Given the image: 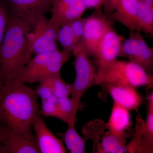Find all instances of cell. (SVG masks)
Listing matches in <instances>:
<instances>
[{"label":"cell","instance_id":"6da1fadb","mask_svg":"<svg viewBox=\"0 0 153 153\" xmlns=\"http://www.w3.org/2000/svg\"><path fill=\"white\" fill-rule=\"evenodd\" d=\"M38 96L25 83L15 81L0 90V122L13 129L35 136L32 123L40 114Z\"/></svg>","mask_w":153,"mask_h":153},{"label":"cell","instance_id":"7a4b0ae2","mask_svg":"<svg viewBox=\"0 0 153 153\" xmlns=\"http://www.w3.org/2000/svg\"><path fill=\"white\" fill-rule=\"evenodd\" d=\"M27 34L22 23L10 15L0 51V70L4 85L15 81L32 58Z\"/></svg>","mask_w":153,"mask_h":153},{"label":"cell","instance_id":"3957f363","mask_svg":"<svg viewBox=\"0 0 153 153\" xmlns=\"http://www.w3.org/2000/svg\"><path fill=\"white\" fill-rule=\"evenodd\" d=\"M153 76L130 61L116 59L97 73V85L115 84L138 86L153 84Z\"/></svg>","mask_w":153,"mask_h":153},{"label":"cell","instance_id":"277c9868","mask_svg":"<svg viewBox=\"0 0 153 153\" xmlns=\"http://www.w3.org/2000/svg\"><path fill=\"white\" fill-rule=\"evenodd\" d=\"M72 55V52L64 49L36 54L15 81L25 84L40 82L47 76L60 72L61 68Z\"/></svg>","mask_w":153,"mask_h":153},{"label":"cell","instance_id":"5b68a950","mask_svg":"<svg viewBox=\"0 0 153 153\" xmlns=\"http://www.w3.org/2000/svg\"><path fill=\"white\" fill-rule=\"evenodd\" d=\"M72 54L75 78L70 84L71 99L76 109H79L80 100L86 91L97 85V69L80 43L75 45Z\"/></svg>","mask_w":153,"mask_h":153},{"label":"cell","instance_id":"8992f818","mask_svg":"<svg viewBox=\"0 0 153 153\" xmlns=\"http://www.w3.org/2000/svg\"><path fill=\"white\" fill-rule=\"evenodd\" d=\"M118 57H127L153 76V47L148 45L140 31L129 32V37L122 44Z\"/></svg>","mask_w":153,"mask_h":153},{"label":"cell","instance_id":"52a82bcc","mask_svg":"<svg viewBox=\"0 0 153 153\" xmlns=\"http://www.w3.org/2000/svg\"><path fill=\"white\" fill-rule=\"evenodd\" d=\"M59 29L50 23L45 16L40 17L27 34L32 54L36 55L58 50L56 41Z\"/></svg>","mask_w":153,"mask_h":153},{"label":"cell","instance_id":"ba28073f","mask_svg":"<svg viewBox=\"0 0 153 153\" xmlns=\"http://www.w3.org/2000/svg\"><path fill=\"white\" fill-rule=\"evenodd\" d=\"M10 15L28 32L40 17L50 11L52 0H6Z\"/></svg>","mask_w":153,"mask_h":153},{"label":"cell","instance_id":"9c48e42d","mask_svg":"<svg viewBox=\"0 0 153 153\" xmlns=\"http://www.w3.org/2000/svg\"><path fill=\"white\" fill-rule=\"evenodd\" d=\"M91 16L85 18L84 33L79 43L89 56H95L100 42L105 31L112 25L111 21L102 8L95 9Z\"/></svg>","mask_w":153,"mask_h":153},{"label":"cell","instance_id":"30bf717a","mask_svg":"<svg viewBox=\"0 0 153 153\" xmlns=\"http://www.w3.org/2000/svg\"><path fill=\"white\" fill-rule=\"evenodd\" d=\"M0 153H40L36 137L30 136L0 122Z\"/></svg>","mask_w":153,"mask_h":153},{"label":"cell","instance_id":"8fae6325","mask_svg":"<svg viewBox=\"0 0 153 153\" xmlns=\"http://www.w3.org/2000/svg\"><path fill=\"white\" fill-rule=\"evenodd\" d=\"M124 40L125 37L118 34L112 25L107 28L99 44L94 56L97 71L117 59Z\"/></svg>","mask_w":153,"mask_h":153},{"label":"cell","instance_id":"7c38bea8","mask_svg":"<svg viewBox=\"0 0 153 153\" xmlns=\"http://www.w3.org/2000/svg\"><path fill=\"white\" fill-rule=\"evenodd\" d=\"M32 127L40 153H66L62 140L49 130L40 114L36 116L33 120Z\"/></svg>","mask_w":153,"mask_h":153},{"label":"cell","instance_id":"4fadbf2b","mask_svg":"<svg viewBox=\"0 0 153 153\" xmlns=\"http://www.w3.org/2000/svg\"><path fill=\"white\" fill-rule=\"evenodd\" d=\"M114 102L130 111H137L143 103V98L136 88L128 85L105 84Z\"/></svg>","mask_w":153,"mask_h":153},{"label":"cell","instance_id":"5bb4252c","mask_svg":"<svg viewBox=\"0 0 153 153\" xmlns=\"http://www.w3.org/2000/svg\"><path fill=\"white\" fill-rule=\"evenodd\" d=\"M138 0H118L115 10L107 17L123 25L129 32L138 31L137 19Z\"/></svg>","mask_w":153,"mask_h":153},{"label":"cell","instance_id":"9a60e30c","mask_svg":"<svg viewBox=\"0 0 153 153\" xmlns=\"http://www.w3.org/2000/svg\"><path fill=\"white\" fill-rule=\"evenodd\" d=\"M105 126L110 132L125 139L132 126L129 110L114 102L109 120Z\"/></svg>","mask_w":153,"mask_h":153},{"label":"cell","instance_id":"2e32d148","mask_svg":"<svg viewBox=\"0 0 153 153\" xmlns=\"http://www.w3.org/2000/svg\"><path fill=\"white\" fill-rule=\"evenodd\" d=\"M66 131L57 133L56 135L61 138L66 145L67 149L71 153H83L87 138H83L77 133L75 125H68Z\"/></svg>","mask_w":153,"mask_h":153},{"label":"cell","instance_id":"e0dca14e","mask_svg":"<svg viewBox=\"0 0 153 153\" xmlns=\"http://www.w3.org/2000/svg\"><path fill=\"white\" fill-rule=\"evenodd\" d=\"M86 9L82 0H75L60 16L54 20L49 19V22L60 28L73 20L81 18Z\"/></svg>","mask_w":153,"mask_h":153},{"label":"cell","instance_id":"ac0fdd59","mask_svg":"<svg viewBox=\"0 0 153 153\" xmlns=\"http://www.w3.org/2000/svg\"><path fill=\"white\" fill-rule=\"evenodd\" d=\"M125 139L117 136L110 132H107L102 138L98 148V153H121L126 149Z\"/></svg>","mask_w":153,"mask_h":153},{"label":"cell","instance_id":"d6986e66","mask_svg":"<svg viewBox=\"0 0 153 153\" xmlns=\"http://www.w3.org/2000/svg\"><path fill=\"white\" fill-rule=\"evenodd\" d=\"M137 19L138 31L153 35V9L138 0L137 4Z\"/></svg>","mask_w":153,"mask_h":153},{"label":"cell","instance_id":"ffe728a7","mask_svg":"<svg viewBox=\"0 0 153 153\" xmlns=\"http://www.w3.org/2000/svg\"><path fill=\"white\" fill-rule=\"evenodd\" d=\"M57 106L59 119L68 125H75L78 110L74 106L71 98L69 97L58 98Z\"/></svg>","mask_w":153,"mask_h":153},{"label":"cell","instance_id":"44dd1931","mask_svg":"<svg viewBox=\"0 0 153 153\" xmlns=\"http://www.w3.org/2000/svg\"><path fill=\"white\" fill-rule=\"evenodd\" d=\"M41 81L51 87L53 94L57 98L69 97L71 95L70 84L66 83L63 80L60 72L47 76Z\"/></svg>","mask_w":153,"mask_h":153},{"label":"cell","instance_id":"7402d4cb","mask_svg":"<svg viewBox=\"0 0 153 153\" xmlns=\"http://www.w3.org/2000/svg\"><path fill=\"white\" fill-rule=\"evenodd\" d=\"M57 41L60 42L63 49L72 52L76 44L69 23L60 27L57 33Z\"/></svg>","mask_w":153,"mask_h":153},{"label":"cell","instance_id":"603a6c76","mask_svg":"<svg viewBox=\"0 0 153 153\" xmlns=\"http://www.w3.org/2000/svg\"><path fill=\"white\" fill-rule=\"evenodd\" d=\"M58 98L55 96L47 100H42V105L40 110V115L47 117L59 118L57 106Z\"/></svg>","mask_w":153,"mask_h":153},{"label":"cell","instance_id":"cb8c5ba5","mask_svg":"<svg viewBox=\"0 0 153 153\" xmlns=\"http://www.w3.org/2000/svg\"><path fill=\"white\" fill-rule=\"evenodd\" d=\"M10 13L6 0H0V51L8 24Z\"/></svg>","mask_w":153,"mask_h":153},{"label":"cell","instance_id":"d4e9b609","mask_svg":"<svg viewBox=\"0 0 153 153\" xmlns=\"http://www.w3.org/2000/svg\"><path fill=\"white\" fill-rule=\"evenodd\" d=\"M75 0H52L50 11L52 17L50 20H54L60 16Z\"/></svg>","mask_w":153,"mask_h":153},{"label":"cell","instance_id":"484cf974","mask_svg":"<svg viewBox=\"0 0 153 153\" xmlns=\"http://www.w3.org/2000/svg\"><path fill=\"white\" fill-rule=\"evenodd\" d=\"M85 22V19H82L81 17L69 23L74 34L76 44L81 41L83 36Z\"/></svg>","mask_w":153,"mask_h":153},{"label":"cell","instance_id":"4316f807","mask_svg":"<svg viewBox=\"0 0 153 153\" xmlns=\"http://www.w3.org/2000/svg\"><path fill=\"white\" fill-rule=\"evenodd\" d=\"M40 84L36 88V94L42 100L48 99L54 96L53 91L51 87L48 84L43 81L39 82Z\"/></svg>","mask_w":153,"mask_h":153},{"label":"cell","instance_id":"83f0119b","mask_svg":"<svg viewBox=\"0 0 153 153\" xmlns=\"http://www.w3.org/2000/svg\"><path fill=\"white\" fill-rule=\"evenodd\" d=\"M86 9L93 8L95 9L102 8L106 4L107 0H82Z\"/></svg>","mask_w":153,"mask_h":153},{"label":"cell","instance_id":"f1b7e54d","mask_svg":"<svg viewBox=\"0 0 153 153\" xmlns=\"http://www.w3.org/2000/svg\"><path fill=\"white\" fill-rule=\"evenodd\" d=\"M118 0H107L106 4L104 7V13L105 15L111 13L116 7Z\"/></svg>","mask_w":153,"mask_h":153},{"label":"cell","instance_id":"f546056e","mask_svg":"<svg viewBox=\"0 0 153 153\" xmlns=\"http://www.w3.org/2000/svg\"><path fill=\"white\" fill-rule=\"evenodd\" d=\"M3 85H4V83H3L2 76L0 70V90L1 89Z\"/></svg>","mask_w":153,"mask_h":153}]
</instances>
